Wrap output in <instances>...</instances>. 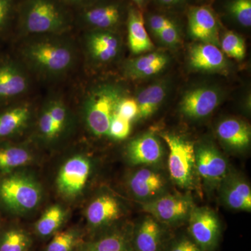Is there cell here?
<instances>
[{"instance_id": "25", "label": "cell", "mask_w": 251, "mask_h": 251, "mask_svg": "<svg viewBox=\"0 0 251 251\" xmlns=\"http://www.w3.org/2000/svg\"><path fill=\"white\" fill-rule=\"evenodd\" d=\"M167 94L164 84L157 83L149 86L140 92L135 99L138 105V118L148 119L159 108Z\"/></svg>"}, {"instance_id": "13", "label": "cell", "mask_w": 251, "mask_h": 251, "mask_svg": "<svg viewBox=\"0 0 251 251\" xmlns=\"http://www.w3.org/2000/svg\"><path fill=\"white\" fill-rule=\"evenodd\" d=\"M160 140L153 133H145L130 142L127 147L128 161L135 166H153L163 158Z\"/></svg>"}, {"instance_id": "19", "label": "cell", "mask_w": 251, "mask_h": 251, "mask_svg": "<svg viewBox=\"0 0 251 251\" xmlns=\"http://www.w3.org/2000/svg\"><path fill=\"white\" fill-rule=\"evenodd\" d=\"M216 132L220 140L225 145L234 150H244L250 145V126L242 120L226 119L220 122Z\"/></svg>"}, {"instance_id": "18", "label": "cell", "mask_w": 251, "mask_h": 251, "mask_svg": "<svg viewBox=\"0 0 251 251\" xmlns=\"http://www.w3.org/2000/svg\"><path fill=\"white\" fill-rule=\"evenodd\" d=\"M189 60L191 67L205 72H217L227 67L223 51L207 43L193 46L190 50Z\"/></svg>"}, {"instance_id": "41", "label": "cell", "mask_w": 251, "mask_h": 251, "mask_svg": "<svg viewBox=\"0 0 251 251\" xmlns=\"http://www.w3.org/2000/svg\"><path fill=\"white\" fill-rule=\"evenodd\" d=\"M133 1L140 6V5L143 4L144 1H145V0H133Z\"/></svg>"}, {"instance_id": "9", "label": "cell", "mask_w": 251, "mask_h": 251, "mask_svg": "<svg viewBox=\"0 0 251 251\" xmlns=\"http://www.w3.org/2000/svg\"><path fill=\"white\" fill-rule=\"evenodd\" d=\"M198 176L211 187L219 186L229 174L227 160L210 145L195 146Z\"/></svg>"}, {"instance_id": "23", "label": "cell", "mask_w": 251, "mask_h": 251, "mask_svg": "<svg viewBox=\"0 0 251 251\" xmlns=\"http://www.w3.org/2000/svg\"><path fill=\"white\" fill-rule=\"evenodd\" d=\"M168 62L166 54L161 52L149 53L130 61L127 66V73L135 78L151 76L161 72Z\"/></svg>"}, {"instance_id": "5", "label": "cell", "mask_w": 251, "mask_h": 251, "mask_svg": "<svg viewBox=\"0 0 251 251\" xmlns=\"http://www.w3.org/2000/svg\"><path fill=\"white\" fill-rule=\"evenodd\" d=\"M23 23L29 34H50L63 30L67 21L52 0H30L25 9Z\"/></svg>"}, {"instance_id": "22", "label": "cell", "mask_w": 251, "mask_h": 251, "mask_svg": "<svg viewBox=\"0 0 251 251\" xmlns=\"http://www.w3.org/2000/svg\"><path fill=\"white\" fill-rule=\"evenodd\" d=\"M128 37L130 49L133 53H143L153 49L145 29L143 14L139 10L131 9L128 12Z\"/></svg>"}, {"instance_id": "35", "label": "cell", "mask_w": 251, "mask_h": 251, "mask_svg": "<svg viewBox=\"0 0 251 251\" xmlns=\"http://www.w3.org/2000/svg\"><path fill=\"white\" fill-rule=\"evenodd\" d=\"M115 112L126 120L131 122L138 117V103L134 99L121 98L117 104Z\"/></svg>"}, {"instance_id": "37", "label": "cell", "mask_w": 251, "mask_h": 251, "mask_svg": "<svg viewBox=\"0 0 251 251\" xmlns=\"http://www.w3.org/2000/svg\"><path fill=\"white\" fill-rule=\"evenodd\" d=\"M157 36L160 38L163 44L169 46L176 45L179 41V30L174 23L167 26Z\"/></svg>"}, {"instance_id": "30", "label": "cell", "mask_w": 251, "mask_h": 251, "mask_svg": "<svg viewBox=\"0 0 251 251\" xmlns=\"http://www.w3.org/2000/svg\"><path fill=\"white\" fill-rule=\"evenodd\" d=\"M82 244L80 231L69 229L54 234L45 251H74Z\"/></svg>"}, {"instance_id": "15", "label": "cell", "mask_w": 251, "mask_h": 251, "mask_svg": "<svg viewBox=\"0 0 251 251\" xmlns=\"http://www.w3.org/2000/svg\"><path fill=\"white\" fill-rule=\"evenodd\" d=\"M219 92L214 89L202 87L188 92L181 103V111L191 119L204 118L210 115L219 105Z\"/></svg>"}, {"instance_id": "14", "label": "cell", "mask_w": 251, "mask_h": 251, "mask_svg": "<svg viewBox=\"0 0 251 251\" xmlns=\"http://www.w3.org/2000/svg\"><path fill=\"white\" fill-rule=\"evenodd\" d=\"M221 201L229 209L250 212L251 188L242 176L229 174L219 185Z\"/></svg>"}, {"instance_id": "36", "label": "cell", "mask_w": 251, "mask_h": 251, "mask_svg": "<svg viewBox=\"0 0 251 251\" xmlns=\"http://www.w3.org/2000/svg\"><path fill=\"white\" fill-rule=\"evenodd\" d=\"M166 251H203L189 235H180L167 245Z\"/></svg>"}, {"instance_id": "1", "label": "cell", "mask_w": 251, "mask_h": 251, "mask_svg": "<svg viewBox=\"0 0 251 251\" xmlns=\"http://www.w3.org/2000/svg\"><path fill=\"white\" fill-rule=\"evenodd\" d=\"M161 137L169 149L168 166L171 179L179 187L191 189L198 176L194 144L172 133H161Z\"/></svg>"}, {"instance_id": "40", "label": "cell", "mask_w": 251, "mask_h": 251, "mask_svg": "<svg viewBox=\"0 0 251 251\" xmlns=\"http://www.w3.org/2000/svg\"><path fill=\"white\" fill-rule=\"evenodd\" d=\"M158 4L166 7H174L184 4L186 0H156Z\"/></svg>"}, {"instance_id": "12", "label": "cell", "mask_w": 251, "mask_h": 251, "mask_svg": "<svg viewBox=\"0 0 251 251\" xmlns=\"http://www.w3.org/2000/svg\"><path fill=\"white\" fill-rule=\"evenodd\" d=\"M188 20V29L193 37L203 43L219 45V23L215 14L209 6L191 8Z\"/></svg>"}, {"instance_id": "2", "label": "cell", "mask_w": 251, "mask_h": 251, "mask_svg": "<svg viewBox=\"0 0 251 251\" xmlns=\"http://www.w3.org/2000/svg\"><path fill=\"white\" fill-rule=\"evenodd\" d=\"M42 198L40 185L27 175L8 174L0 179V201L10 210L28 212L39 205Z\"/></svg>"}, {"instance_id": "29", "label": "cell", "mask_w": 251, "mask_h": 251, "mask_svg": "<svg viewBox=\"0 0 251 251\" xmlns=\"http://www.w3.org/2000/svg\"><path fill=\"white\" fill-rule=\"evenodd\" d=\"M32 240L24 229L11 228L0 235V251H29Z\"/></svg>"}, {"instance_id": "17", "label": "cell", "mask_w": 251, "mask_h": 251, "mask_svg": "<svg viewBox=\"0 0 251 251\" xmlns=\"http://www.w3.org/2000/svg\"><path fill=\"white\" fill-rule=\"evenodd\" d=\"M133 229H115L81 245L83 251H134Z\"/></svg>"}, {"instance_id": "26", "label": "cell", "mask_w": 251, "mask_h": 251, "mask_svg": "<svg viewBox=\"0 0 251 251\" xmlns=\"http://www.w3.org/2000/svg\"><path fill=\"white\" fill-rule=\"evenodd\" d=\"M30 115L27 106L15 107L0 114V138L11 136L27 123Z\"/></svg>"}, {"instance_id": "4", "label": "cell", "mask_w": 251, "mask_h": 251, "mask_svg": "<svg viewBox=\"0 0 251 251\" xmlns=\"http://www.w3.org/2000/svg\"><path fill=\"white\" fill-rule=\"evenodd\" d=\"M121 98L118 90L111 87H102L91 94L86 103L85 117L94 135H108L110 122Z\"/></svg>"}, {"instance_id": "24", "label": "cell", "mask_w": 251, "mask_h": 251, "mask_svg": "<svg viewBox=\"0 0 251 251\" xmlns=\"http://www.w3.org/2000/svg\"><path fill=\"white\" fill-rule=\"evenodd\" d=\"M122 9L117 4L94 6L86 11L85 22L97 29H109L116 26L122 18Z\"/></svg>"}, {"instance_id": "6", "label": "cell", "mask_w": 251, "mask_h": 251, "mask_svg": "<svg viewBox=\"0 0 251 251\" xmlns=\"http://www.w3.org/2000/svg\"><path fill=\"white\" fill-rule=\"evenodd\" d=\"M143 209L161 224L176 225L188 221L195 207L192 199L179 194H164L143 202Z\"/></svg>"}, {"instance_id": "10", "label": "cell", "mask_w": 251, "mask_h": 251, "mask_svg": "<svg viewBox=\"0 0 251 251\" xmlns=\"http://www.w3.org/2000/svg\"><path fill=\"white\" fill-rule=\"evenodd\" d=\"M166 179L160 172L151 168H140L130 176L128 186L130 193L144 202L153 201L166 193Z\"/></svg>"}, {"instance_id": "28", "label": "cell", "mask_w": 251, "mask_h": 251, "mask_svg": "<svg viewBox=\"0 0 251 251\" xmlns=\"http://www.w3.org/2000/svg\"><path fill=\"white\" fill-rule=\"evenodd\" d=\"M31 161L32 156L25 149L12 146L0 148V172L10 173Z\"/></svg>"}, {"instance_id": "31", "label": "cell", "mask_w": 251, "mask_h": 251, "mask_svg": "<svg viewBox=\"0 0 251 251\" xmlns=\"http://www.w3.org/2000/svg\"><path fill=\"white\" fill-rule=\"evenodd\" d=\"M223 52L229 57L242 60L246 54V45L244 39L233 31L225 33L221 42Z\"/></svg>"}, {"instance_id": "3", "label": "cell", "mask_w": 251, "mask_h": 251, "mask_svg": "<svg viewBox=\"0 0 251 251\" xmlns=\"http://www.w3.org/2000/svg\"><path fill=\"white\" fill-rule=\"evenodd\" d=\"M24 56L33 67L49 74L64 72L74 62L72 48L62 41L51 39L28 44L25 48Z\"/></svg>"}, {"instance_id": "20", "label": "cell", "mask_w": 251, "mask_h": 251, "mask_svg": "<svg viewBox=\"0 0 251 251\" xmlns=\"http://www.w3.org/2000/svg\"><path fill=\"white\" fill-rule=\"evenodd\" d=\"M87 48L96 60L107 62L116 57L120 50L118 38L111 32L97 31L87 38Z\"/></svg>"}, {"instance_id": "43", "label": "cell", "mask_w": 251, "mask_h": 251, "mask_svg": "<svg viewBox=\"0 0 251 251\" xmlns=\"http://www.w3.org/2000/svg\"><path fill=\"white\" fill-rule=\"evenodd\" d=\"M81 251H83L81 250Z\"/></svg>"}, {"instance_id": "21", "label": "cell", "mask_w": 251, "mask_h": 251, "mask_svg": "<svg viewBox=\"0 0 251 251\" xmlns=\"http://www.w3.org/2000/svg\"><path fill=\"white\" fill-rule=\"evenodd\" d=\"M27 87V77L20 68L13 63L0 64V99L20 95Z\"/></svg>"}, {"instance_id": "32", "label": "cell", "mask_w": 251, "mask_h": 251, "mask_svg": "<svg viewBox=\"0 0 251 251\" xmlns=\"http://www.w3.org/2000/svg\"><path fill=\"white\" fill-rule=\"evenodd\" d=\"M227 11L241 25L251 27V0H232L227 5Z\"/></svg>"}, {"instance_id": "11", "label": "cell", "mask_w": 251, "mask_h": 251, "mask_svg": "<svg viewBox=\"0 0 251 251\" xmlns=\"http://www.w3.org/2000/svg\"><path fill=\"white\" fill-rule=\"evenodd\" d=\"M166 236L161 223L150 215L145 216L133 228L134 251H164Z\"/></svg>"}, {"instance_id": "7", "label": "cell", "mask_w": 251, "mask_h": 251, "mask_svg": "<svg viewBox=\"0 0 251 251\" xmlns=\"http://www.w3.org/2000/svg\"><path fill=\"white\" fill-rule=\"evenodd\" d=\"M188 235L203 251H214L221 237V223L207 207L193 208L188 219Z\"/></svg>"}, {"instance_id": "27", "label": "cell", "mask_w": 251, "mask_h": 251, "mask_svg": "<svg viewBox=\"0 0 251 251\" xmlns=\"http://www.w3.org/2000/svg\"><path fill=\"white\" fill-rule=\"evenodd\" d=\"M65 219V211L62 206L58 204L50 206L36 223V234L44 238L54 235L59 232Z\"/></svg>"}, {"instance_id": "8", "label": "cell", "mask_w": 251, "mask_h": 251, "mask_svg": "<svg viewBox=\"0 0 251 251\" xmlns=\"http://www.w3.org/2000/svg\"><path fill=\"white\" fill-rule=\"evenodd\" d=\"M92 171L90 160L77 155L68 159L61 167L57 177L59 192L64 197L74 198L85 188Z\"/></svg>"}, {"instance_id": "34", "label": "cell", "mask_w": 251, "mask_h": 251, "mask_svg": "<svg viewBox=\"0 0 251 251\" xmlns=\"http://www.w3.org/2000/svg\"><path fill=\"white\" fill-rule=\"evenodd\" d=\"M131 122L126 120L115 112L110 122L108 135L116 140H125L129 135Z\"/></svg>"}, {"instance_id": "16", "label": "cell", "mask_w": 251, "mask_h": 251, "mask_svg": "<svg viewBox=\"0 0 251 251\" xmlns=\"http://www.w3.org/2000/svg\"><path fill=\"white\" fill-rule=\"evenodd\" d=\"M122 207L116 198L110 195H102L96 198L89 204L86 218L91 227L103 228L120 219Z\"/></svg>"}, {"instance_id": "38", "label": "cell", "mask_w": 251, "mask_h": 251, "mask_svg": "<svg viewBox=\"0 0 251 251\" xmlns=\"http://www.w3.org/2000/svg\"><path fill=\"white\" fill-rule=\"evenodd\" d=\"M173 23V21L166 16L160 14L151 15L148 21L150 29L156 35H158L160 31Z\"/></svg>"}, {"instance_id": "33", "label": "cell", "mask_w": 251, "mask_h": 251, "mask_svg": "<svg viewBox=\"0 0 251 251\" xmlns=\"http://www.w3.org/2000/svg\"><path fill=\"white\" fill-rule=\"evenodd\" d=\"M39 128L42 136L47 140L55 139L62 131L56 125L47 106L39 117Z\"/></svg>"}, {"instance_id": "42", "label": "cell", "mask_w": 251, "mask_h": 251, "mask_svg": "<svg viewBox=\"0 0 251 251\" xmlns=\"http://www.w3.org/2000/svg\"><path fill=\"white\" fill-rule=\"evenodd\" d=\"M69 1H82V0H69Z\"/></svg>"}, {"instance_id": "39", "label": "cell", "mask_w": 251, "mask_h": 251, "mask_svg": "<svg viewBox=\"0 0 251 251\" xmlns=\"http://www.w3.org/2000/svg\"><path fill=\"white\" fill-rule=\"evenodd\" d=\"M10 8L9 0H0V27L4 25L9 18Z\"/></svg>"}]
</instances>
